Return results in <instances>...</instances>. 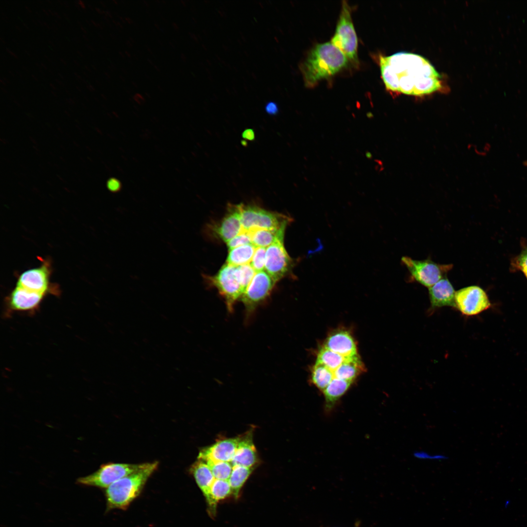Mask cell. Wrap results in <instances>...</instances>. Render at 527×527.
<instances>
[{
  "label": "cell",
  "instance_id": "obj_24",
  "mask_svg": "<svg viewBox=\"0 0 527 527\" xmlns=\"http://www.w3.org/2000/svg\"><path fill=\"white\" fill-rule=\"evenodd\" d=\"M256 247L249 243L229 250L227 264L238 266L250 263Z\"/></svg>",
  "mask_w": 527,
  "mask_h": 527
},
{
  "label": "cell",
  "instance_id": "obj_28",
  "mask_svg": "<svg viewBox=\"0 0 527 527\" xmlns=\"http://www.w3.org/2000/svg\"><path fill=\"white\" fill-rule=\"evenodd\" d=\"M205 462L209 466L215 479L228 480L233 468L230 463L211 460Z\"/></svg>",
  "mask_w": 527,
  "mask_h": 527
},
{
  "label": "cell",
  "instance_id": "obj_29",
  "mask_svg": "<svg viewBox=\"0 0 527 527\" xmlns=\"http://www.w3.org/2000/svg\"><path fill=\"white\" fill-rule=\"evenodd\" d=\"M250 264L236 266V273L243 293L256 274Z\"/></svg>",
  "mask_w": 527,
  "mask_h": 527
},
{
  "label": "cell",
  "instance_id": "obj_6",
  "mask_svg": "<svg viewBox=\"0 0 527 527\" xmlns=\"http://www.w3.org/2000/svg\"><path fill=\"white\" fill-rule=\"evenodd\" d=\"M203 277L207 285L218 290L224 299L227 309L231 312L243 293L237 275L236 266L225 263L215 275L203 274Z\"/></svg>",
  "mask_w": 527,
  "mask_h": 527
},
{
  "label": "cell",
  "instance_id": "obj_8",
  "mask_svg": "<svg viewBox=\"0 0 527 527\" xmlns=\"http://www.w3.org/2000/svg\"><path fill=\"white\" fill-rule=\"evenodd\" d=\"M401 260L408 269L411 278L428 288L446 276L448 272L453 267L451 264H439L430 259L417 260L407 256H403Z\"/></svg>",
  "mask_w": 527,
  "mask_h": 527
},
{
  "label": "cell",
  "instance_id": "obj_3",
  "mask_svg": "<svg viewBox=\"0 0 527 527\" xmlns=\"http://www.w3.org/2000/svg\"><path fill=\"white\" fill-rule=\"evenodd\" d=\"M158 462L145 463L139 470L128 475L106 488L107 511L125 509L139 495L149 477L156 470Z\"/></svg>",
  "mask_w": 527,
  "mask_h": 527
},
{
  "label": "cell",
  "instance_id": "obj_9",
  "mask_svg": "<svg viewBox=\"0 0 527 527\" xmlns=\"http://www.w3.org/2000/svg\"><path fill=\"white\" fill-rule=\"evenodd\" d=\"M52 271L50 260L42 259L40 266L25 270L18 276L16 285L47 295H58L59 285L50 282Z\"/></svg>",
  "mask_w": 527,
  "mask_h": 527
},
{
  "label": "cell",
  "instance_id": "obj_36",
  "mask_svg": "<svg viewBox=\"0 0 527 527\" xmlns=\"http://www.w3.org/2000/svg\"><path fill=\"white\" fill-rule=\"evenodd\" d=\"M242 137L243 139L248 141H253L255 139V133L252 129H246L242 133Z\"/></svg>",
  "mask_w": 527,
  "mask_h": 527
},
{
  "label": "cell",
  "instance_id": "obj_13",
  "mask_svg": "<svg viewBox=\"0 0 527 527\" xmlns=\"http://www.w3.org/2000/svg\"><path fill=\"white\" fill-rule=\"evenodd\" d=\"M293 265V260L285 250L284 241L266 248L264 269L276 283L288 275Z\"/></svg>",
  "mask_w": 527,
  "mask_h": 527
},
{
  "label": "cell",
  "instance_id": "obj_25",
  "mask_svg": "<svg viewBox=\"0 0 527 527\" xmlns=\"http://www.w3.org/2000/svg\"><path fill=\"white\" fill-rule=\"evenodd\" d=\"M253 467H248L242 466H233L228 482L232 489V494L235 498L239 495L240 490L253 470Z\"/></svg>",
  "mask_w": 527,
  "mask_h": 527
},
{
  "label": "cell",
  "instance_id": "obj_14",
  "mask_svg": "<svg viewBox=\"0 0 527 527\" xmlns=\"http://www.w3.org/2000/svg\"><path fill=\"white\" fill-rule=\"evenodd\" d=\"M47 295L16 285L5 298L7 311L34 312Z\"/></svg>",
  "mask_w": 527,
  "mask_h": 527
},
{
  "label": "cell",
  "instance_id": "obj_10",
  "mask_svg": "<svg viewBox=\"0 0 527 527\" xmlns=\"http://www.w3.org/2000/svg\"><path fill=\"white\" fill-rule=\"evenodd\" d=\"M276 283L265 271L256 272L240 301L243 303L247 317L269 296Z\"/></svg>",
  "mask_w": 527,
  "mask_h": 527
},
{
  "label": "cell",
  "instance_id": "obj_33",
  "mask_svg": "<svg viewBox=\"0 0 527 527\" xmlns=\"http://www.w3.org/2000/svg\"><path fill=\"white\" fill-rule=\"evenodd\" d=\"M413 455L415 458L422 460H444L448 459L447 456L443 454L432 455L424 451H415Z\"/></svg>",
  "mask_w": 527,
  "mask_h": 527
},
{
  "label": "cell",
  "instance_id": "obj_16",
  "mask_svg": "<svg viewBox=\"0 0 527 527\" xmlns=\"http://www.w3.org/2000/svg\"><path fill=\"white\" fill-rule=\"evenodd\" d=\"M428 294L432 309L444 306L455 307L456 291L446 276L428 288Z\"/></svg>",
  "mask_w": 527,
  "mask_h": 527
},
{
  "label": "cell",
  "instance_id": "obj_31",
  "mask_svg": "<svg viewBox=\"0 0 527 527\" xmlns=\"http://www.w3.org/2000/svg\"><path fill=\"white\" fill-rule=\"evenodd\" d=\"M512 269L522 271L527 279V246L523 248L520 253L511 262Z\"/></svg>",
  "mask_w": 527,
  "mask_h": 527
},
{
  "label": "cell",
  "instance_id": "obj_39",
  "mask_svg": "<svg viewBox=\"0 0 527 527\" xmlns=\"http://www.w3.org/2000/svg\"></svg>",
  "mask_w": 527,
  "mask_h": 527
},
{
  "label": "cell",
  "instance_id": "obj_30",
  "mask_svg": "<svg viewBox=\"0 0 527 527\" xmlns=\"http://www.w3.org/2000/svg\"><path fill=\"white\" fill-rule=\"evenodd\" d=\"M266 249V248L261 247L256 248L250 263L256 272L264 271V269Z\"/></svg>",
  "mask_w": 527,
  "mask_h": 527
},
{
  "label": "cell",
  "instance_id": "obj_12",
  "mask_svg": "<svg viewBox=\"0 0 527 527\" xmlns=\"http://www.w3.org/2000/svg\"><path fill=\"white\" fill-rule=\"evenodd\" d=\"M207 236H215L227 243L243 231L240 204H228L227 212L218 223L208 224L204 229Z\"/></svg>",
  "mask_w": 527,
  "mask_h": 527
},
{
  "label": "cell",
  "instance_id": "obj_1",
  "mask_svg": "<svg viewBox=\"0 0 527 527\" xmlns=\"http://www.w3.org/2000/svg\"><path fill=\"white\" fill-rule=\"evenodd\" d=\"M379 65L384 83L388 90L422 96L441 90V76L424 57L400 52L380 56Z\"/></svg>",
  "mask_w": 527,
  "mask_h": 527
},
{
  "label": "cell",
  "instance_id": "obj_5",
  "mask_svg": "<svg viewBox=\"0 0 527 527\" xmlns=\"http://www.w3.org/2000/svg\"><path fill=\"white\" fill-rule=\"evenodd\" d=\"M351 12V8L347 2L343 1L335 32L330 42L345 54L348 61L358 65V39Z\"/></svg>",
  "mask_w": 527,
  "mask_h": 527
},
{
  "label": "cell",
  "instance_id": "obj_17",
  "mask_svg": "<svg viewBox=\"0 0 527 527\" xmlns=\"http://www.w3.org/2000/svg\"><path fill=\"white\" fill-rule=\"evenodd\" d=\"M324 346L344 357L358 355L355 342L346 331H339L331 334L326 340Z\"/></svg>",
  "mask_w": 527,
  "mask_h": 527
},
{
  "label": "cell",
  "instance_id": "obj_20",
  "mask_svg": "<svg viewBox=\"0 0 527 527\" xmlns=\"http://www.w3.org/2000/svg\"><path fill=\"white\" fill-rule=\"evenodd\" d=\"M285 230V228L257 229L249 232L255 246L267 248L276 242L284 241Z\"/></svg>",
  "mask_w": 527,
  "mask_h": 527
},
{
  "label": "cell",
  "instance_id": "obj_34",
  "mask_svg": "<svg viewBox=\"0 0 527 527\" xmlns=\"http://www.w3.org/2000/svg\"><path fill=\"white\" fill-rule=\"evenodd\" d=\"M265 110L268 114L275 116L278 114L279 108L276 102L269 101L265 105Z\"/></svg>",
  "mask_w": 527,
  "mask_h": 527
},
{
  "label": "cell",
  "instance_id": "obj_38",
  "mask_svg": "<svg viewBox=\"0 0 527 527\" xmlns=\"http://www.w3.org/2000/svg\"><path fill=\"white\" fill-rule=\"evenodd\" d=\"M7 51H8V52H9V53H10V54H11V55H12V56H13V57H15V58H17V56H16V55H15V54H14V53L13 52H11V51L10 50H9L8 49H7Z\"/></svg>",
  "mask_w": 527,
  "mask_h": 527
},
{
  "label": "cell",
  "instance_id": "obj_27",
  "mask_svg": "<svg viewBox=\"0 0 527 527\" xmlns=\"http://www.w3.org/2000/svg\"><path fill=\"white\" fill-rule=\"evenodd\" d=\"M349 358L350 357H344L323 346L318 353L316 363L324 365L333 371Z\"/></svg>",
  "mask_w": 527,
  "mask_h": 527
},
{
  "label": "cell",
  "instance_id": "obj_26",
  "mask_svg": "<svg viewBox=\"0 0 527 527\" xmlns=\"http://www.w3.org/2000/svg\"><path fill=\"white\" fill-rule=\"evenodd\" d=\"M334 378L333 372L323 364L316 363L311 373L312 383L320 390L324 391Z\"/></svg>",
  "mask_w": 527,
  "mask_h": 527
},
{
  "label": "cell",
  "instance_id": "obj_22",
  "mask_svg": "<svg viewBox=\"0 0 527 527\" xmlns=\"http://www.w3.org/2000/svg\"><path fill=\"white\" fill-rule=\"evenodd\" d=\"M352 382L334 378L323 391L325 406L330 409L337 401L346 392Z\"/></svg>",
  "mask_w": 527,
  "mask_h": 527
},
{
  "label": "cell",
  "instance_id": "obj_18",
  "mask_svg": "<svg viewBox=\"0 0 527 527\" xmlns=\"http://www.w3.org/2000/svg\"><path fill=\"white\" fill-rule=\"evenodd\" d=\"M257 452L250 433L240 437L236 452L231 462L232 466L238 465L253 467L257 461Z\"/></svg>",
  "mask_w": 527,
  "mask_h": 527
},
{
  "label": "cell",
  "instance_id": "obj_32",
  "mask_svg": "<svg viewBox=\"0 0 527 527\" xmlns=\"http://www.w3.org/2000/svg\"><path fill=\"white\" fill-rule=\"evenodd\" d=\"M249 243H252L250 233L243 230L226 243L229 250Z\"/></svg>",
  "mask_w": 527,
  "mask_h": 527
},
{
  "label": "cell",
  "instance_id": "obj_11",
  "mask_svg": "<svg viewBox=\"0 0 527 527\" xmlns=\"http://www.w3.org/2000/svg\"><path fill=\"white\" fill-rule=\"evenodd\" d=\"M491 305L487 294L479 286L470 285L456 291L455 308L465 316L478 315Z\"/></svg>",
  "mask_w": 527,
  "mask_h": 527
},
{
  "label": "cell",
  "instance_id": "obj_19",
  "mask_svg": "<svg viewBox=\"0 0 527 527\" xmlns=\"http://www.w3.org/2000/svg\"><path fill=\"white\" fill-rule=\"evenodd\" d=\"M191 472L207 502L209 499L212 485L215 479L209 466L205 461L198 459L192 466Z\"/></svg>",
  "mask_w": 527,
  "mask_h": 527
},
{
  "label": "cell",
  "instance_id": "obj_15",
  "mask_svg": "<svg viewBox=\"0 0 527 527\" xmlns=\"http://www.w3.org/2000/svg\"><path fill=\"white\" fill-rule=\"evenodd\" d=\"M240 437L228 438L217 442L200 451L198 459L203 461L227 462L231 463L236 452Z\"/></svg>",
  "mask_w": 527,
  "mask_h": 527
},
{
  "label": "cell",
  "instance_id": "obj_7",
  "mask_svg": "<svg viewBox=\"0 0 527 527\" xmlns=\"http://www.w3.org/2000/svg\"><path fill=\"white\" fill-rule=\"evenodd\" d=\"M145 465L113 463L103 464L91 474L79 478L76 482L82 486L106 488L120 479L141 469Z\"/></svg>",
  "mask_w": 527,
  "mask_h": 527
},
{
  "label": "cell",
  "instance_id": "obj_21",
  "mask_svg": "<svg viewBox=\"0 0 527 527\" xmlns=\"http://www.w3.org/2000/svg\"><path fill=\"white\" fill-rule=\"evenodd\" d=\"M364 368L363 363L357 355L346 359L333 372L334 378L353 382Z\"/></svg>",
  "mask_w": 527,
  "mask_h": 527
},
{
  "label": "cell",
  "instance_id": "obj_37",
  "mask_svg": "<svg viewBox=\"0 0 527 527\" xmlns=\"http://www.w3.org/2000/svg\"><path fill=\"white\" fill-rule=\"evenodd\" d=\"M78 2H79V5H80V6H81V7H82V8L84 9V8H85V4H84V2H83L82 1H81V0H79V1H78Z\"/></svg>",
  "mask_w": 527,
  "mask_h": 527
},
{
  "label": "cell",
  "instance_id": "obj_35",
  "mask_svg": "<svg viewBox=\"0 0 527 527\" xmlns=\"http://www.w3.org/2000/svg\"><path fill=\"white\" fill-rule=\"evenodd\" d=\"M107 186L108 189L112 192L119 191L121 187L120 182L118 180L113 178L108 180Z\"/></svg>",
  "mask_w": 527,
  "mask_h": 527
},
{
  "label": "cell",
  "instance_id": "obj_4",
  "mask_svg": "<svg viewBox=\"0 0 527 527\" xmlns=\"http://www.w3.org/2000/svg\"><path fill=\"white\" fill-rule=\"evenodd\" d=\"M241 221L245 231L257 229L286 228L292 218L277 212L268 211L253 204L240 203Z\"/></svg>",
  "mask_w": 527,
  "mask_h": 527
},
{
  "label": "cell",
  "instance_id": "obj_23",
  "mask_svg": "<svg viewBox=\"0 0 527 527\" xmlns=\"http://www.w3.org/2000/svg\"><path fill=\"white\" fill-rule=\"evenodd\" d=\"M232 494L231 487L228 480L215 479L210 489V497L207 504L209 512L214 515L217 503Z\"/></svg>",
  "mask_w": 527,
  "mask_h": 527
},
{
  "label": "cell",
  "instance_id": "obj_2",
  "mask_svg": "<svg viewBox=\"0 0 527 527\" xmlns=\"http://www.w3.org/2000/svg\"><path fill=\"white\" fill-rule=\"evenodd\" d=\"M348 61L345 54L331 42L316 45L300 66L305 86L313 87L320 80L345 67Z\"/></svg>",
  "mask_w": 527,
  "mask_h": 527
}]
</instances>
